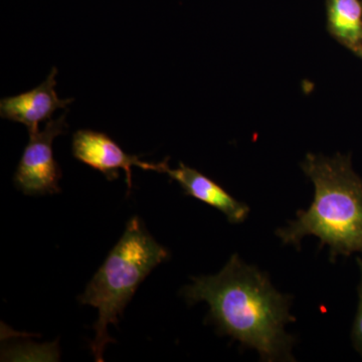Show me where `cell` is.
Segmentation results:
<instances>
[{
	"instance_id": "cell-6",
	"label": "cell",
	"mask_w": 362,
	"mask_h": 362,
	"mask_svg": "<svg viewBox=\"0 0 362 362\" xmlns=\"http://www.w3.org/2000/svg\"><path fill=\"white\" fill-rule=\"evenodd\" d=\"M168 160L154 163L153 171L168 175L180 185L185 194L218 209L230 223H242L247 220L250 214L247 204L235 199L225 188L197 169L183 163L173 169L169 168Z\"/></svg>"
},
{
	"instance_id": "cell-1",
	"label": "cell",
	"mask_w": 362,
	"mask_h": 362,
	"mask_svg": "<svg viewBox=\"0 0 362 362\" xmlns=\"http://www.w3.org/2000/svg\"><path fill=\"white\" fill-rule=\"evenodd\" d=\"M181 296L189 305L206 302L207 321L218 333L257 350L261 361H294L296 338L285 326L296 320L290 314L293 297L280 293L266 273L233 254L216 275L192 278Z\"/></svg>"
},
{
	"instance_id": "cell-8",
	"label": "cell",
	"mask_w": 362,
	"mask_h": 362,
	"mask_svg": "<svg viewBox=\"0 0 362 362\" xmlns=\"http://www.w3.org/2000/svg\"><path fill=\"white\" fill-rule=\"evenodd\" d=\"M328 23L343 44L356 49L362 44V6L359 0H328Z\"/></svg>"
},
{
	"instance_id": "cell-4",
	"label": "cell",
	"mask_w": 362,
	"mask_h": 362,
	"mask_svg": "<svg viewBox=\"0 0 362 362\" xmlns=\"http://www.w3.org/2000/svg\"><path fill=\"white\" fill-rule=\"evenodd\" d=\"M66 113L49 120L44 130L30 133L13 176L14 185L25 195L40 197L61 192L62 169L54 159L52 143L68 130Z\"/></svg>"
},
{
	"instance_id": "cell-9",
	"label": "cell",
	"mask_w": 362,
	"mask_h": 362,
	"mask_svg": "<svg viewBox=\"0 0 362 362\" xmlns=\"http://www.w3.org/2000/svg\"><path fill=\"white\" fill-rule=\"evenodd\" d=\"M357 264L361 273V280L358 285V306H357L356 318L352 324L351 340L354 349L362 356V255L357 258Z\"/></svg>"
},
{
	"instance_id": "cell-2",
	"label": "cell",
	"mask_w": 362,
	"mask_h": 362,
	"mask_svg": "<svg viewBox=\"0 0 362 362\" xmlns=\"http://www.w3.org/2000/svg\"><path fill=\"white\" fill-rule=\"evenodd\" d=\"M315 194L307 211L276 235L284 245L300 250L307 235L320 240V249L329 247L330 261L338 256L362 255V180L354 173L349 157L308 154L302 164Z\"/></svg>"
},
{
	"instance_id": "cell-5",
	"label": "cell",
	"mask_w": 362,
	"mask_h": 362,
	"mask_svg": "<svg viewBox=\"0 0 362 362\" xmlns=\"http://www.w3.org/2000/svg\"><path fill=\"white\" fill-rule=\"evenodd\" d=\"M71 152L76 159L103 173L108 180L118 178L119 169H122L126 173L128 192L132 189L131 169L133 166L144 170L154 168V163L140 160L139 156L126 153L110 136L94 130H78L73 135Z\"/></svg>"
},
{
	"instance_id": "cell-10",
	"label": "cell",
	"mask_w": 362,
	"mask_h": 362,
	"mask_svg": "<svg viewBox=\"0 0 362 362\" xmlns=\"http://www.w3.org/2000/svg\"><path fill=\"white\" fill-rule=\"evenodd\" d=\"M357 51L359 52V54H361V56L362 57V44L361 47H359L358 49H357Z\"/></svg>"
},
{
	"instance_id": "cell-7",
	"label": "cell",
	"mask_w": 362,
	"mask_h": 362,
	"mask_svg": "<svg viewBox=\"0 0 362 362\" xmlns=\"http://www.w3.org/2000/svg\"><path fill=\"white\" fill-rule=\"evenodd\" d=\"M58 69L54 66L44 82L35 89L1 99V118L23 124L28 128V134L40 131V122L51 120L54 112L66 108L74 101V99H59L54 89Z\"/></svg>"
},
{
	"instance_id": "cell-3",
	"label": "cell",
	"mask_w": 362,
	"mask_h": 362,
	"mask_svg": "<svg viewBox=\"0 0 362 362\" xmlns=\"http://www.w3.org/2000/svg\"><path fill=\"white\" fill-rule=\"evenodd\" d=\"M168 258V250L154 240L142 221L138 216L130 218L122 237L78 297L81 304L90 305L99 312L93 326L96 335L90 343L96 361H104L105 349L115 342L109 335L108 326L118 325L137 288Z\"/></svg>"
}]
</instances>
